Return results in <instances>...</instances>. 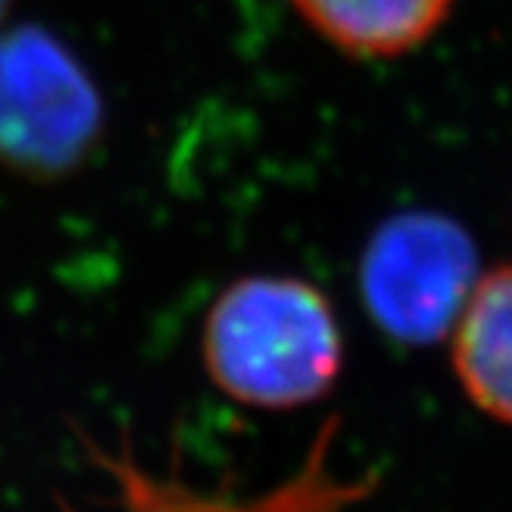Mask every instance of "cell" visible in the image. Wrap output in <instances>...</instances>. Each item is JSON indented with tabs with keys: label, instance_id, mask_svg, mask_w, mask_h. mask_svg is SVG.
Returning <instances> with one entry per match:
<instances>
[{
	"label": "cell",
	"instance_id": "obj_6",
	"mask_svg": "<svg viewBox=\"0 0 512 512\" xmlns=\"http://www.w3.org/2000/svg\"><path fill=\"white\" fill-rule=\"evenodd\" d=\"M327 44L355 59H392L423 47L454 0H290Z\"/></svg>",
	"mask_w": 512,
	"mask_h": 512
},
{
	"label": "cell",
	"instance_id": "obj_7",
	"mask_svg": "<svg viewBox=\"0 0 512 512\" xmlns=\"http://www.w3.org/2000/svg\"><path fill=\"white\" fill-rule=\"evenodd\" d=\"M7 7H10V0H0V16L7 13Z\"/></svg>",
	"mask_w": 512,
	"mask_h": 512
},
{
	"label": "cell",
	"instance_id": "obj_2",
	"mask_svg": "<svg viewBox=\"0 0 512 512\" xmlns=\"http://www.w3.org/2000/svg\"><path fill=\"white\" fill-rule=\"evenodd\" d=\"M479 278L472 235L457 219L432 210L389 216L358 263L361 300L374 324L405 346L451 337Z\"/></svg>",
	"mask_w": 512,
	"mask_h": 512
},
{
	"label": "cell",
	"instance_id": "obj_4",
	"mask_svg": "<svg viewBox=\"0 0 512 512\" xmlns=\"http://www.w3.org/2000/svg\"><path fill=\"white\" fill-rule=\"evenodd\" d=\"M93 466L112 485V512H349L377 494V475H343L337 469L340 417L324 420L297 469L260 494L201 491L179 475L155 472L130 438L118 448L81 435Z\"/></svg>",
	"mask_w": 512,
	"mask_h": 512
},
{
	"label": "cell",
	"instance_id": "obj_1",
	"mask_svg": "<svg viewBox=\"0 0 512 512\" xmlns=\"http://www.w3.org/2000/svg\"><path fill=\"white\" fill-rule=\"evenodd\" d=\"M201 355L216 389L247 408L297 411L343 371L340 321L321 290L294 275H247L204 318Z\"/></svg>",
	"mask_w": 512,
	"mask_h": 512
},
{
	"label": "cell",
	"instance_id": "obj_3",
	"mask_svg": "<svg viewBox=\"0 0 512 512\" xmlns=\"http://www.w3.org/2000/svg\"><path fill=\"white\" fill-rule=\"evenodd\" d=\"M99 130V90L65 44L31 25L0 34V164L62 176L87 158Z\"/></svg>",
	"mask_w": 512,
	"mask_h": 512
},
{
	"label": "cell",
	"instance_id": "obj_5",
	"mask_svg": "<svg viewBox=\"0 0 512 512\" xmlns=\"http://www.w3.org/2000/svg\"><path fill=\"white\" fill-rule=\"evenodd\" d=\"M454 374L485 417L512 426V263L475 284L454 327Z\"/></svg>",
	"mask_w": 512,
	"mask_h": 512
}]
</instances>
